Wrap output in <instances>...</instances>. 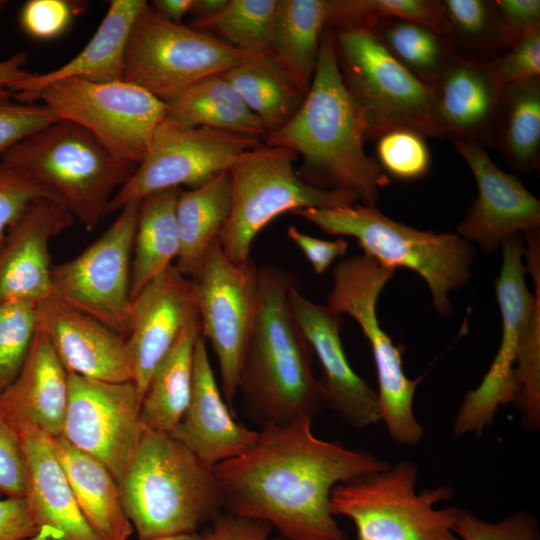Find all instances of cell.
Segmentation results:
<instances>
[{
  "instance_id": "obj_1",
  "label": "cell",
  "mask_w": 540,
  "mask_h": 540,
  "mask_svg": "<svg viewBox=\"0 0 540 540\" xmlns=\"http://www.w3.org/2000/svg\"><path fill=\"white\" fill-rule=\"evenodd\" d=\"M389 466L365 450L318 438L312 417L267 424L253 446L212 470L223 511L268 523L288 540H349L332 514L333 488Z\"/></svg>"
},
{
  "instance_id": "obj_2",
  "label": "cell",
  "mask_w": 540,
  "mask_h": 540,
  "mask_svg": "<svg viewBox=\"0 0 540 540\" xmlns=\"http://www.w3.org/2000/svg\"><path fill=\"white\" fill-rule=\"evenodd\" d=\"M266 145L286 147L303 157L308 183L353 194L376 207L380 189L390 183L374 157L366 154L360 111L339 69L333 32L321 38L314 77L296 114L265 136Z\"/></svg>"
},
{
  "instance_id": "obj_3",
  "label": "cell",
  "mask_w": 540,
  "mask_h": 540,
  "mask_svg": "<svg viewBox=\"0 0 540 540\" xmlns=\"http://www.w3.org/2000/svg\"><path fill=\"white\" fill-rule=\"evenodd\" d=\"M295 285L277 267H258L257 311L239 390L262 426L313 418L323 402L319 380L312 372L313 352L290 308L289 293Z\"/></svg>"
},
{
  "instance_id": "obj_4",
  "label": "cell",
  "mask_w": 540,
  "mask_h": 540,
  "mask_svg": "<svg viewBox=\"0 0 540 540\" xmlns=\"http://www.w3.org/2000/svg\"><path fill=\"white\" fill-rule=\"evenodd\" d=\"M117 482L138 540L195 533L223 512L212 468L168 433L145 428Z\"/></svg>"
},
{
  "instance_id": "obj_5",
  "label": "cell",
  "mask_w": 540,
  "mask_h": 540,
  "mask_svg": "<svg viewBox=\"0 0 540 540\" xmlns=\"http://www.w3.org/2000/svg\"><path fill=\"white\" fill-rule=\"evenodd\" d=\"M291 213L329 235L355 238L363 253L382 265L417 273L430 290L434 309L443 317L452 314L450 293L461 290L472 277L474 246L457 233L418 230L359 202Z\"/></svg>"
},
{
  "instance_id": "obj_6",
  "label": "cell",
  "mask_w": 540,
  "mask_h": 540,
  "mask_svg": "<svg viewBox=\"0 0 540 540\" xmlns=\"http://www.w3.org/2000/svg\"><path fill=\"white\" fill-rule=\"evenodd\" d=\"M0 160L50 191L88 231L107 215L113 196L137 168L67 120L34 133Z\"/></svg>"
},
{
  "instance_id": "obj_7",
  "label": "cell",
  "mask_w": 540,
  "mask_h": 540,
  "mask_svg": "<svg viewBox=\"0 0 540 540\" xmlns=\"http://www.w3.org/2000/svg\"><path fill=\"white\" fill-rule=\"evenodd\" d=\"M330 27L342 79L360 111L367 140L397 129L443 138L435 119L432 86L408 71L370 26Z\"/></svg>"
},
{
  "instance_id": "obj_8",
  "label": "cell",
  "mask_w": 540,
  "mask_h": 540,
  "mask_svg": "<svg viewBox=\"0 0 540 540\" xmlns=\"http://www.w3.org/2000/svg\"><path fill=\"white\" fill-rule=\"evenodd\" d=\"M417 480L416 464L403 460L339 483L330 496L332 514L354 523L357 540H460L452 530L459 508H436L452 499V489L416 492Z\"/></svg>"
},
{
  "instance_id": "obj_9",
  "label": "cell",
  "mask_w": 540,
  "mask_h": 540,
  "mask_svg": "<svg viewBox=\"0 0 540 540\" xmlns=\"http://www.w3.org/2000/svg\"><path fill=\"white\" fill-rule=\"evenodd\" d=\"M395 271L364 253L341 259L332 269L327 306L341 316L352 317L359 325L373 354L381 420L394 441L415 446L424 433L413 411L420 379L406 376L401 349L381 328L376 310L380 293Z\"/></svg>"
},
{
  "instance_id": "obj_10",
  "label": "cell",
  "mask_w": 540,
  "mask_h": 540,
  "mask_svg": "<svg viewBox=\"0 0 540 540\" xmlns=\"http://www.w3.org/2000/svg\"><path fill=\"white\" fill-rule=\"evenodd\" d=\"M297 156L289 148L263 144L230 168L232 207L219 242L233 263L248 260L257 234L283 213L359 202L351 193L305 181L294 169Z\"/></svg>"
},
{
  "instance_id": "obj_11",
  "label": "cell",
  "mask_w": 540,
  "mask_h": 540,
  "mask_svg": "<svg viewBox=\"0 0 540 540\" xmlns=\"http://www.w3.org/2000/svg\"><path fill=\"white\" fill-rule=\"evenodd\" d=\"M254 56L210 34L168 21L147 4L129 34L122 80L168 103L198 81L223 74Z\"/></svg>"
},
{
  "instance_id": "obj_12",
  "label": "cell",
  "mask_w": 540,
  "mask_h": 540,
  "mask_svg": "<svg viewBox=\"0 0 540 540\" xmlns=\"http://www.w3.org/2000/svg\"><path fill=\"white\" fill-rule=\"evenodd\" d=\"M502 265L495 293L502 319L499 349L480 384L466 393L457 412L453 433L457 437L481 435L501 406L515 402V368L524 349L540 342V295L534 296L525 281V247L519 234L501 245Z\"/></svg>"
},
{
  "instance_id": "obj_13",
  "label": "cell",
  "mask_w": 540,
  "mask_h": 540,
  "mask_svg": "<svg viewBox=\"0 0 540 540\" xmlns=\"http://www.w3.org/2000/svg\"><path fill=\"white\" fill-rule=\"evenodd\" d=\"M39 100L60 120L83 127L116 156L136 166L168 110L167 103L122 79L55 81L41 89L33 103Z\"/></svg>"
},
{
  "instance_id": "obj_14",
  "label": "cell",
  "mask_w": 540,
  "mask_h": 540,
  "mask_svg": "<svg viewBox=\"0 0 540 540\" xmlns=\"http://www.w3.org/2000/svg\"><path fill=\"white\" fill-rule=\"evenodd\" d=\"M261 139L207 128H188L165 119L130 179L115 193L107 215L153 193L199 187L230 168Z\"/></svg>"
},
{
  "instance_id": "obj_15",
  "label": "cell",
  "mask_w": 540,
  "mask_h": 540,
  "mask_svg": "<svg viewBox=\"0 0 540 540\" xmlns=\"http://www.w3.org/2000/svg\"><path fill=\"white\" fill-rule=\"evenodd\" d=\"M139 202L125 205L93 243L73 259L53 265L51 272L53 296L125 338Z\"/></svg>"
},
{
  "instance_id": "obj_16",
  "label": "cell",
  "mask_w": 540,
  "mask_h": 540,
  "mask_svg": "<svg viewBox=\"0 0 540 540\" xmlns=\"http://www.w3.org/2000/svg\"><path fill=\"white\" fill-rule=\"evenodd\" d=\"M194 281L201 336L216 354L223 397L231 404L256 317L258 267L251 258L241 264L230 261L218 240Z\"/></svg>"
},
{
  "instance_id": "obj_17",
  "label": "cell",
  "mask_w": 540,
  "mask_h": 540,
  "mask_svg": "<svg viewBox=\"0 0 540 540\" xmlns=\"http://www.w3.org/2000/svg\"><path fill=\"white\" fill-rule=\"evenodd\" d=\"M142 397L133 381L106 382L68 373L61 437L120 478L145 430Z\"/></svg>"
},
{
  "instance_id": "obj_18",
  "label": "cell",
  "mask_w": 540,
  "mask_h": 540,
  "mask_svg": "<svg viewBox=\"0 0 540 540\" xmlns=\"http://www.w3.org/2000/svg\"><path fill=\"white\" fill-rule=\"evenodd\" d=\"M470 168L477 197L457 227V234L493 253L509 236L540 226V201L514 174L495 164L475 142L451 140Z\"/></svg>"
},
{
  "instance_id": "obj_19",
  "label": "cell",
  "mask_w": 540,
  "mask_h": 540,
  "mask_svg": "<svg viewBox=\"0 0 540 540\" xmlns=\"http://www.w3.org/2000/svg\"><path fill=\"white\" fill-rule=\"evenodd\" d=\"M197 316L196 282L182 275L174 264L131 299L126 343L133 382L142 399L154 369L182 329Z\"/></svg>"
},
{
  "instance_id": "obj_20",
  "label": "cell",
  "mask_w": 540,
  "mask_h": 540,
  "mask_svg": "<svg viewBox=\"0 0 540 540\" xmlns=\"http://www.w3.org/2000/svg\"><path fill=\"white\" fill-rule=\"evenodd\" d=\"M292 315L317 356L323 376L322 399L346 423L364 428L381 421L378 394L351 367L340 338L342 316L327 305L306 298L296 285L290 290Z\"/></svg>"
},
{
  "instance_id": "obj_21",
  "label": "cell",
  "mask_w": 540,
  "mask_h": 540,
  "mask_svg": "<svg viewBox=\"0 0 540 540\" xmlns=\"http://www.w3.org/2000/svg\"><path fill=\"white\" fill-rule=\"evenodd\" d=\"M435 119L442 137L497 146L504 117L505 87L488 61L458 52L434 86Z\"/></svg>"
},
{
  "instance_id": "obj_22",
  "label": "cell",
  "mask_w": 540,
  "mask_h": 540,
  "mask_svg": "<svg viewBox=\"0 0 540 540\" xmlns=\"http://www.w3.org/2000/svg\"><path fill=\"white\" fill-rule=\"evenodd\" d=\"M36 327L68 373L106 382L133 381L126 338L55 296L36 304Z\"/></svg>"
},
{
  "instance_id": "obj_23",
  "label": "cell",
  "mask_w": 540,
  "mask_h": 540,
  "mask_svg": "<svg viewBox=\"0 0 540 540\" xmlns=\"http://www.w3.org/2000/svg\"><path fill=\"white\" fill-rule=\"evenodd\" d=\"M74 220L59 202L40 198L9 227L0 245V303L52 296L49 243Z\"/></svg>"
},
{
  "instance_id": "obj_24",
  "label": "cell",
  "mask_w": 540,
  "mask_h": 540,
  "mask_svg": "<svg viewBox=\"0 0 540 540\" xmlns=\"http://www.w3.org/2000/svg\"><path fill=\"white\" fill-rule=\"evenodd\" d=\"M9 422L20 440L26 468L24 498L38 536L50 540H100L78 508L53 438L28 421Z\"/></svg>"
},
{
  "instance_id": "obj_25",
  "label": "cell",
  "mask_w": 540,
  "mask_h": 540,
  "mask_svg": "<svg viewBox=\"0 0 540 540\" xmlns=\"http://www.w3.org/2000/svg\"><path fill=\"white\" fill-rule=\"evenodd\" d=\"M172 437L189 448L206 466L213 468L240 456L256 442L258 431L237 422L216 382L206 340L196 342L192 390L187 408Z\"/></svg>"
},
{
  "instance_id": "obj_26",
  "label": "cell",
  "mask_w": 540,
  "mask_h": 540,
  "mask_svg": "<svg viewBox=\"0 0 540 540\" xmlns=\"http://www.w3.org/2000/svg\"><path fill=\"white\" fill-rule=\"evenodd\" d=\"M68 400V372L46 335L36 332L15 381L0 394V413L25 420L51 437L62 434Z\"/></svg>"
},
{
  "instance_id": "obj_27",
  "label": "cell",
  "mask_w": 540,
  "mask_h": 540,
  "mask_svg": "<svg viewBox=\"0 0 540 540\" xmlns=\"http://www.w3.org/2000/svg\"><path fill=\"white\" fill-rule=\"evenodd\" d=\"M147 5L144 0H111L95 33L85 47L64 65L39 74L31 73L10 88L20 103H33L47 85L68 78L92 82L122 79L124 54L135 19Z\"/></svg>"
},
{
  "instance_id": "obj_28",
  "label": "cell",
  "mask_w": 540,
  "mask_h": 540,
  "mask_svg": "<svg viewBox=\"0 0 540 540\" xmlns=\"http://www.w3.org/2000/svg\"><path fill=\"white\" fill-rule=\"evenodd\" d=\"M232 207V185L229 170L205 184L179 193L176 223L179 252L176 268L185 277L197 280L212 245L228 222Z\"/></svg>"
},
{
  "instance_id": "obj_29",
  "label": "cell",
  "mask_w": 540,
  "mask_h": 540,
  "mask_svg": "<svg viewBox=\"0 0 540 540\" xmlns=\"http://www.w3.org/2000/svg\"><path fill=\"white\" fill-rule=\"evenodd\" d=\"M335 18V0H277L271 55L304 96L314 77L322 34Z\"/></svg>"
},
{
  "instance_id": "obj_30",
  "label": "cell",
  "mask_w": 540,
  "mask_h": 540,
  "mask_svg": "<svg viewBox=\"0 0 540 540\" xmlns=\"http://www.w3.org/2000/svg\"><path fill=\"white\" fill-rule=\"evenodd\" d=\"M52 438L78 508L96 536L100 540H129L133 527L111 472L63 437Z\"/></svg>"
},
{
  "instance_id": "obj_31",
  "label": "cell",
  "mask_w": 540,
  "mask_h": 540,
  "mask_svg": "<svg viewBox=\"0 0 540 540\" xmlns=\"http://www.w3.org/2000/svg\"><path fill=\"white\" fill-rule=\"evenodd\" d=\"M201 336L199 316L192 319L154 369L141 403V422L147 429L170 434L189 403L194 350Z\"/></svg>"
},
{
  "instance_id": "obj_32",
  "label": "cell",
  "mask_w": 540,
  "mask_h": 540,
  "mask_svg": "<svg viewBox=\"0 0 540 540\" xmlns=\"http://www.w3.org/2000/svg\"><path fill=\"white\" fill-rule=\"evenodd\" d=\"M165 120L182 127L207 128L261 139L267 135L222 74L204 78L167 103Z\"/></svg>"
},
{
  "instance_id": "obj_33",
  "label": "cell",
  "mask_w": 540,
  "mask_h": 540,
  "mask_svg": "<svg viewBox=\"0 0 540 540\" xmlns=\"http://www.w3.org/2000/svg\"><path fill=\"white\" fill-rule=\"evenodd\" d=\"M181 188L146 196L139 202L133 243L130 299L172 265L179 252L176 203Z\"/></svg>"
},
{
  "instance_id": "obj_34",
  "label": "cell",
  "mask_w": 540,
  "mask_h": 540,
  "mask_svg": "<svg viewBox=\"0 0 540 540\" xmlns=\"http://www.w3.org/2000/svg\"><path fill=\"white\" fill-rule=\"evenodd\" d=\"M222 76L262 122L267 134L283 127L305 97L271 54L254 56Z\"/></svg>"
},
{
  "instance_id": "obj_35",
  "label": "cell",
  "mask_w": 540,
  "mask_h": 540,
  "mask_svg": "<svg viewBox=\"0 0 540 540\" xmlns=\"http://www.w3.org/2000/svg\"><path fill=\"white\" fill-rule=\"evenodd\" d=\"M366 25L408 71L434 88L454 53L447 37L423 24L396 18Z\"/></svg>"
},
{
  "instance_id": "obj_36",
  "label": "cell",
  "mask_w": 540,
  "mask_h": 540,
  "mask_svg": "<svg viewBox=\"0 0 540 540\" xmlns=\"http://www.w3.org/2000/svg\"><path fill=\"white\" fill-rule=\"evenodd\" d=\"M508 165L529 173L540 160V78L505 87V109L498 141Z\"/></svg>"
},
{
  "instance_id": "obj_37",
  "label": "cell",
  "mask_w": 540,
  "mask_h": 540,
  "mask_svg": "<svg viewBox=\"0 0 540 540\" xmlns=\"http://www.w3.org/2000/svg\"><path fill=\"white\" fill-rule=\"evenodd\" d=\"M277 0H227L212 16L194 19V29L254 55L271 54Z\"/></svg>"
},
{
  "instance_id": "obj_38",
  "label": "cell",
  "mask_w": 540,
  "mask_h": 540,
  "mask_svg": "<svg viewBox=\"0 0 540 540\" xmlns=\"http://www.w3.org/2000/svg\"><path fill=\"white\" fill-rule=\"evenodd\" d=\"M447 36L454 51L467 48L474 51L501 49L498 20L493 1H441Z\"/></svg>"
},
{
  "instance_id": "obj_39",
  "label": "cell",
  "mask_w": 540,
  "mask_h": 540,
  "mask_svg": "<svg viewBox=\"0 0 540 540\" xmlns=\"http://www.w3.org/2000/svg\"><path fill=\"white\" fill-rule=\"evenodd\" d=\"M382 18L420 23L448 38L439 0H336V20L332 26L369 24Z\"/></svg>"
},
{
  "instance_id": "obj_40",
  "label": "cell",
  "mask_w": 540,
  "mask_h": 540,
  "mask_svg": "<svg viewBox=\"0 0 540 540\" xmlns=\"http://www.w3.org/2000/svg\"><path fill=\"white\" fill-rule=\"evenodd\" d=\"M36 332V304L0 303V394L19 375Z\"/></svg>"
},
{
  "instance_id": "obj_41",
  "label": "cell",
  "mask_w": 540,
  "mask_h": 540,
  "mask_svg": "<svg viewBox=\"0 0 540 540\" xmlns=\"http://www.w3.org/2000/svg\"><path fill=\"white\" fill-rule=\"evenodd\" d=\"M376 140V160L386 174L399 180L413 181L428 172L431 160L423 135L397 129L382 134Z\"/></svg>"
},
{
  "instance_id": "obj_42",
  "label": "cell",
  "mask_w": 540,
  "mask_h": 540,
  "mask_svg": "<svg viewBox=\"0 0 540 540\" xmlns=\"http://www.w3.org/2000/svg\"><path fill=\"white\" fill-rule=\"evenodd\" d=\"M452 530L460 540H540L535 518L525 511L491 523L459 509Z\"/></svg>"
},
{
  "instance_id": "obj_43",
  "label": "cell",
  "mask_w": 540,
  "mask_h": 540,
  "mask_svg": "<svg viewBox=\"0 0 540 540\" xmlns=\"http://www.w3.org/2000/svg\"><path fill=\"white\" fill-rule=\"evenodd\" d=\"M40 198L57 201L50 191L26 173L0 160V245L9 227Z\"/></svg>"
},
{
  "instance_id": "obj_44",
  "label": "cell",
  "mask_w": 540,
  "mask_h": 540,
  "mask_svg": "<svg viewBox=\"0 0 540 540\" xmlns=\"http://www.w3.org/2000/svg\"><path fill=\"white\" fill-rule=\"evenodd\" d=\"M488 65L502 87L540 78V29L488 61Z\"/></svg>"
},
{
  "instance_id": "obj_45",
  "label": "cell",
  "mask_w": 540,
  "mask_h": 540,
  "mask_svg": "<svg viewBox=\"0 0 540 540\" xmlns=\"http://www.w3.org/2000/svg\"><path fill=\"white\" fill-rule=\"evenodd\" d=\"M59 120L55 113L43 104L0 102V156Z\"/></svg>"
},
{
  "instance_id": "obj_46",
  "label": "cell",
  "mask_w": 540,
  "mask_h": 540,
  "mask_svg": "<svg viewBox=\"0 0 540 540\" xmlns=\"http://www.w3.org/2000/svg\"><path fill=\"white\" fill-rule=\"evenodd\" d=\"M78 6L67 0H29L21 8L19 23L30 37L50 40L68 29Z\"/></svg>"
},
{
  "instance_id": "obj_47",
  "label": "cell",
  "mask_w": 540,
  "mask_h": 540,
  "mask_svg": "<svg viewBox=\"0 0 540 540\" xmlns=\"http://www.w3.org/2000/svg\"><path fill=\"white\" fill-rule=\"evenodd\" d=\"M501 49L540 29L539 0H494Z\"/></svg>"
},
{
  "instance_id": "obj_48",
  "label": "cell",
  "mask_w": 540,
  "mask_h": 540,
  "mask_svg": "<svg viewBox=\"0 0 540 540\" xmlns=\"http://www.w3.org/2000/svg\"><path fill=\"white\" fill-rule=\"evenodd\" d=\"M26 468L16 429L0 413V497H24Z\"/></svg>"
},
{
  "instance_id": "obj_49",
  "label": "cell",
  "mask_w": 540,
  "mask_h": 540,
  "mask_svg": "<svg viewBox=\"0 0 540 540\" xmlns=\"http://www.w3.org/2000/svg\"><path fill=\"white\" fill-rule=\"evenodd\" d=\"M286 234L303 252L316 274L324 273L332 262L344 256L348 249V242L343 238L322 240L301 232L296 226H289Z\"/></svg>"
},
{
  "instance_id": "obj_50",
  "label": "cell",
  "mask_w": 540,
  "mask_h": 540,
  "mask_svg": "<svg viewBox=\"0 0 540 540\" xmlns=\"http://www.w3.org/2000/svg\"><path fill=\"white\" fill-rule=\"evenodd\" d=\"M208 540H267L271 526L263 521L221 512L212 520Z\"/></svg>"
},
{
  "instance_id": "obj_51",
  "label": "cell",
  "mask_w": 540,
  "mask_h": 540,
  "mask_svg": "<svg viewBox=\"0 0 540 540\" xmlns=\"http://www.w3.org/2000/svg\"><path fill=\"white\" fill-rule=\"evenodd\" d=\"M38 536L24 497H0V540H24Z\"/></svg>"
},
{
  "instance_id": "obj_52",
  "label": "cell",
  "mask_w": 540,
  "mask_h": 540,
  "mask_svg": "<svg viewBox=\"0 0 540 540\" xmlns=\"http://www.w3.org/2000/svg\"><path fill=\"white\" fill-rule=\"evenodd\" d=\"M27 62L28 57L24 52H17L0 61V102H10L13 98L11 86L31 74L26 69Z\"/></svg>"
},
{
  "instance_id": "obj_53",
  "label": "cell",
  "mask_w": 540,
  "mask_h": 540,
  "mask_svg": "<svg viewBox=\"0 0 540 540\" xmlns=\"http://www.w3.org/2000/svg\"><path fill=\"white\" fill-rule=\"evenodd\" d=\"M192 0H155L150 7L162 18L181 23L186 14H189Z\"/></svg>"
},
{
  "instance_id": "obj_54",
  "label": "cell",
  "mask_w": 540,
  "mask_h": 540,
  "mask_svg": "<svg viewBox=\"0 0 540 540\" xmlns=\"http://www.w3.org/2000/svg\"><path fill=\"white\" fill-rule=\"evenodd\" d=\"M226 3L227 0H192L189 14L194 19L206 18L219 12Z\"/></svg>"
},
{
  "instance_id": "obj_55",
  "label": "cell",
  "mask_w": 540,
  "mask_h": 540,
  "mask_svg": "<svg viewBox=\"0 0 540 540\" xmlns=\"http://www.w3.org/2000/svg\"><path fill=\"white\" fill-rule=\"evenodd\" d=\"M153 540H208V539H207L206 533L199 534L195 532V533H189V534H181V535H176V536L157 538Z\"/></svg>"
},
{
  "instance_id": "obj_56",
  "label": "cell",
  "mask_w": 540,
  "mask_h": 540,
  "mask_svg": "<svg viewBox=\"0 0 540 540\" xmlns=\"http://www.w3.org/2000/svg\"><path fill=\"white\" fill-rule=\"evenodd\" d=\"M7 5H8L7 0H0V27L2 25L1 13L4 11V9L6 8Z\"/></svg>"
},
{
  "instance_id": "obj_57",
  "label": "cell",
  "mask_w": 540,
  "mask_h": 540,
  "mask_svg": "<svg viewBox=\"0 0 540 540\" xmlns=\"http://www.w3.org/2000/svg\"><path fill=\"white\" fill-rule=\"evenodd\" d=\"M24 540H50V539L40 537V536H35V537L27 538V539H24Z\"/></svg>"
},
{
  "instance_id": "obj_58",
  "label": "cell",
  "mask_w": 540,
  "mask_h": 540,
  "mask_svg": "<svg viewBox=\"0 0 540 540\" xmlns=\"http://www.w3.org/2000/svg\"><path fill=\"white\" fill-rule=\"evenodd\" d=\"M267 540H288V539L283 538V537H281V536H278V537H276V538H270V537H269Z\"/></svg>"
}]
</instances>
